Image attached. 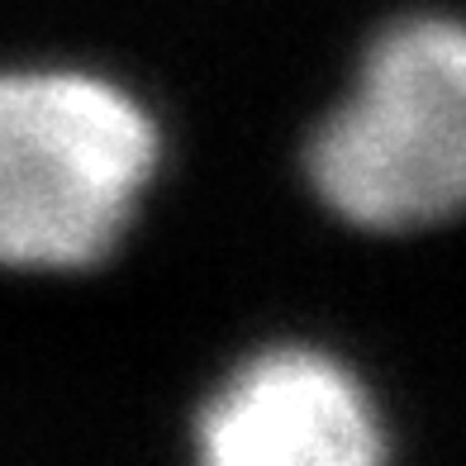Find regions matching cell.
I'll list each match as a JSON object with an SVG mask.
<instances>
[{"mask_svg":"<svg viewBox=\"0 0 466 466\" xmlns=\"http://www.w3.org/2000/svg\"><path fill=\"white\" fill-rule=\"evenodd\" d=\"M157 162V129L110 81L25 72L0 86V252L76 271L119 243Z\"/></svg>","mask_w":466,"mask_h":466,"instance_id":"obj_1","label":"cell"},{"mask_svg":"<svg viewBox=\"0 0 466 466\" xmlns=\"http://www.w3.org/2000/svg\"><path fill=\"white\" fill-rule=\"evenodd\" d=\"M309 181L357 228H423L466 209V25L410 19L367 53L357 91L309 143Z\"/></svg>","mask_w":466,"mask_h":466,"instance_id":"obj_2","label":"cell"},{"mask_svg":"<svg viewBox=\"0 0 466 466\" xmlns=\"http://www.w3.org/2000/svg\"><path fill=\"white\" fill-rule=\"evenodd\" d=\"M196 438L209 466H367L386 452L367 390L309 348L238 367L200 410Z\"/></svg>","mask_w":466,"mask_h":466,"instance_id":"obj_3","label":"cell"}]
</instances>
